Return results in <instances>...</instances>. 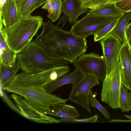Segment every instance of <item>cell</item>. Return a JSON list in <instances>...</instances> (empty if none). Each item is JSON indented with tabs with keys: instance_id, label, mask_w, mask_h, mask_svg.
Instances as JSON below:
<instances>
[{
	"instance_id": "6da1fadb",
	"label": "cell",
	"mask_w": 131,
	"mask_h": 131,
	"mask_svg": "<svg viewBox=\"0 0 131 131\" xmlns=\"http://www.w3.org/2000/svg\"><path fill=\"white\" fill-rule=\"evenodd\" d=\"M34 41L50 57L71 63L84 53L88 48L86 39L64 30L50 21L43 23L41 33Z\"/></svg>"
},
{
	"instance_id": "7a4b0ae2",
	"label": "cell",
	"mask_w": 131,
	"mask_h": 131,
	"mask_svg": "<svg viewBox=\"0 0 131 131\" xmlns=\"http://www.w3.org/2000/svg\"><path fill=\"white\" fill-rule=\"evenodd\" d=\"M43 23L41 16L21 17L16 23L0 29L9 47L17 54L30 43Z\"/></svg>"
},
{
	"instance_id": "3957f363",
	"label": "cell",
	"mask_w": 131,
	"mask_h": 131,
	"mask_svg": "<svg viewBox=\"0 0 131 131\" xmlns=\"http://www.w3.org/2000/svg\"><path fill=\"white\" fill-rule=\"evenodd\" d=\"M20 69L23 72L35 73L52 68L67 65V61L49 56L34 41L17 54Z\"/></svg>"
},
{
	"instance_id": "277c9868",
	"label": "cell",
	"mask_w": 131,
	"mask_h": 131,
	"mask_svg": "<svg viewBox=\"0 0 131 131\" xmlns=\"http://www.w3.org/2000/svg\"><path fill=\"white\" fill-rule=\"evenodd\" d=\"M3 90L21 96L34 108L41 113L48 110L57 104L65 103L68 100L44 90L27 86L9 84Z\"/></svg>"
},
{
	"instance_id": "5b68a950",
	"label": "cell",
	"mask_w": 131,
	"mask_h": 131,
	"mask_svg": "<svg viewBox=\"0 0 131 131\" xmlns=\"http://www.w3.org/2000/svg\"><path fill=\"white\" fill-rule=\"evenodd\" d=\"M69 66L55 67L40 72L30 73L23 72L17 74L9 84L44 90L43 87L50 82L69 71Z\"/></svg>"
},
{
	"instance_id": "8992f818",
	"label": "cell",
	"mask_w": 131,
	"mask_h": 131,
	"mask_svg": "<svg viewBox=\"0 0 131 131\" xmlns=\"http://www.w3.org/2000/svg\"><path fill=\"white\" fill-rule=\"evenodd\" d=\"M120 63L119 57L113 68L102 82L101 94L102 102L107 104L113 109L120 107V97L121 83Z\"/></svg>"
},
{
	"instance_id": "52a82bcc",
	"label": "cell",
	"mask_w": 131,
	"mask_h": 131,
	"mask_svg": "<svg viewBox=\"0 0 131 131\" xmlns=\"http://www.w3.org/2000/svg\"><path fill=\"white\" fill-rule=\"evenodd\" d=\"M74 66L80 69L85 74L91 75L103 82L106 74L104 58L95 52L83 53L73 62Z\"/></svg>"
},
{
	"instance_id": "ba28073f",
	"label": "cell",
	"mask_w": 131,
	"mask_h": 131,
	"mask_svg": "<svg viewBox=\"0 0 131 131\" xmlns=\"http://www.w3.org/2000/svg\"><path fill=\"white\" fill-rule=\"evenodd\" d=\"M115 18L95 15L89 11L83 18L73 24L70 31L86 39L89 35L96 33Z\"/></svg>"
},
{
	"instance_id": "9c48e42d",
	"label": "cell",
	"mask_w": 131,
	"mask_h": 131,
	"mask_svg": "<svg viewBox=\"0 0 131 131\" xmlns=\"http://www.w3.org/2000/svg\"><path fill=\"white\" fill-rule=\"evenodd\" d=\"M100 84V81L96 77L85 74L81 79L72 84V88L69 94L68 100L79 105L91 113L88 101L89 93L93 87Z\"/></svg>"
},
{
	"instance_id": "30bf717a",
	"label": "cell",
	"mask_w": 131,
	"mask_h": 131,
	"mask_svg": "<svg viewBox=\"0 0 131 131\" xmlns=\"http://www.w3.org/2000/svg\"><path fill=\"white\" fill-rule=\"evenodd\" d=\"M99 43L102 47L107 74L115 64L122 44L119 40L111 33L100 40Z\"/></svg>"
},
{
	"instance_id": "8fae6325",
	"label": "cell",
	"mask_w": 131,
	"mask_h": 131,
	"mask_svg": "<svg viewBox=\"0 0 131 131\" xmlns=\"http://www.w3.org/2000/svg\"><path fill=\"white\" fill-rule=\"evenodd\" d=\"M10 96L20 111V114L32 121L41 123H60L59 119L40 112L31 106L21 96L13 93Z\"/></svg>"
},
{
	"instance_id": "7c38bea8",
	"label": "cell",
	"mask_w": 131,
	"mask_h": 131,
	"mask_svg": "<svg viewBox=\"0 0 131 131\" xmlns=\"http://www.w3.org/2000/svg\"><path fill=\"white\" fill-rule=\"evenodd\" d=\"M121 83L131 91V51L124 41L122 43L119 55Z\"/></svg>"
},
{
	"instance_id": "4fadbf2b",
	"label": "cell",
	"mask_w": 131,
	"mask_h": 131,
	"mask_svg": "<svg viewBox=\"0 0 131 131\" xmlns=\"http://www.w3.org/2000/svg\"><path fill=\"white\" fill-rule=\"evenodd\" d=\"M0 26H10L18 21L20 17L16 0H7L3 6L0 8Z\"/></svg>"
},
{
	"instance_id": "5bb4252c",
	"label": "cell",
	"mask_w": 131,
	"mask_h": 131,
	"mask_svg": "<svg viewBox=\"0 0 131 131\" xmlns=\"http://www.w3.org/2000/svg\"><path fill=\"white\" fill-rule=\"evenodd\" d=\"M58 77L45 85L43 87L46 92L51 93L56 89L67 84H72L83 78L85 75L79 69L76 68L71 73Z\"/></svg>"
},
{
	"instance_id": "9a60e30c",
	"label": "cell",
	"mask_w": 131,
	"mask_h": 131,
	"mask_svg": "<svg viewBox=\"0 0 131 131\" xmlns=\"http://www.w3.org/2000/svg\"><path fill=\"white\" fill-rule=\"evenodd\" d=\"M90 10L82 7L81 0H63L62 1L61 13L68 16V21L71 24L75 23L80 15L87 13Z\"/></svg>"
},
{
	"instance_id": "2e32d148",
	"label": "cell",
	"mask_w": 131,
	"mask_h": 131,
	"mask_svg": "<svg viewBox=\"0 0 131 131\" xmlns=\"http://www.w3.org/2000/svg\"><path fill=\"white\" fill-rule=\"evenodd\" d=\"M41 113L46 115L56 116L60 118H74L80 116L75 107L65 103L57 104L48 110Z\"/></svg>"
},
{
	"instance_id": "e0dca14e",
	"label": "cell",
	"mask_w": 131,
	"mask_h": 131,
	"mask_svg": "<svg viewBox=\"0 0 131 131\" xmlns=\"http://www.w3.org/2000/svg\"><path fill=\"white\" fill-rule=\"evenodd\" d=\"M0 63L7 67L14 66L17 60V53L7 44L0 30Z\"/></svg>"
},
{
	"instance_id": "ac0fdd59",
	"label": "cell",
	"mask_w": 131,
	"mask_h": 131,
	"mask_svg": "<svg viewBox=\"0 0 131 131\" xmlns=\"http://www.w3.org/2000/svg\"><path fill=\"white\" fill-rule=\"evenodd\" d=\"M20 69L17 59L14 65L12 67H7L0 63L1 89L3 90L11 82L17 74Z\"/></svg>"
},
{
	"instance_id": "d6986e66",
	"label": "cell",
	"mask_w": 131,
	"mask_h": 131,
	"mask_svg": "<svg viewBox=\"0 0 131 131\" xmlns=\"http://www.w3.org/2000/svg\"><path fill=\"white\" fill-rule=\"evenodd\" d=\"M89 12L97 15L114 18H121L124 14L114 5H103L96 9H91Z\"/></svg>"
},
{
	"instance_id": "ffe728a7",
	"label": "cell",
	"mask_w": 131,
	"mask_h": 131,
	"mask_svg": "<svg viewBox=\"0 0 131 131\" xmlns=\"http://www.w3.org/2000/svg\"><path fill=\"white\" fill-rule=\"evenodd\" d=\"M16 2L21 17L31 16L36 9L37 0H16Z\"/></svg>"
},
{
	"instance_id": "44dd1931",
	"label": "cell",
	"mask_w": 131,
	"mask_h": 131,
	"mask_svg": "<svg viewBox=\"0 0 131 131\" xmlns=\"http://www.w3.org/2000/svg\"><path fill=\"white\" fill-rule=\"evenodd\" d=\"M131 19V11L125 13L119 22L111 33L117 38L121 42L124 41L125 30Z\"/></svg>"
},
{
	"instance_id": "7402d4cb",
	"label": "cell",
	"mask_w": 131,
	"mask_h": 131,
	"mask_svg": "<svg viewBox=\"0 0 131 131\" xmlns=\"http://www.w3.org/2000/svg\"><path fill=\"white\" fill-rule=\"evenodd\" d=\"M119 108L123 112L131 111V91L122 84L121 87Z\"/></svg>"
},
{
	"instance_id": "603a6c76",
	"label": "cell",
	"mask_w": 131,
	"mask_h": 131,
	"mask_svg": "<svg viewBox=\"0 0 131 131\" xmlns=\"http://www.w3.org/2000/svg\"><path fill=\"white\" fill-rule=\"evenodd\" d=\"M121 18H115L113 21L94 34V41L97 42L100 41L110 34L118 24Z\"/></svg>"
},
{
	"instance_id": "cb8c5ba5",
	"label": "cell",
	"mask_w": 131,
	"mask_h": 131,
	"mask_svg": "<svg viewBox=\"0 0 131 131\" xmlns=\"http://www.w3.org/2000/svg\"><path fill=\"white\" fill-rule=\"evenodd\" d=\"M89 103L92 107L97 109L107 119L110 118V115L106 108L102 105L95 97L92 91L91 90L89 92Z\"/></svg>"
},
{
	"instance_id": "d4e9b609",
	"label": "cell",
	"mask_w": 131,
	"mask_h": 131,
	"mask_svg": "<svg viewBox=\"0 0 131 131\" xmlns=\"http://www.w3.org/2000/svg\"><path fill=\"white\" fill-rule=\"evenodd\" d=\"M99 116L95 115L90 117L83 119H77L75 118H66L58 119L60 123H94L97 122L98 120Z\"/></svg>"
},
{
	"instance_id": "484cf974",
	"label": "cell",
	"mask_w": 131,
	"mask_h": 131,
	"mask_svg": "<svg viewBox=\"0 0 131 131\" xmlns=\"http://www.w3.org/2000/svg\"><path fill=\"white\" fill-rule=\"evenodd\" d=\"M108 0H81L82 7L90 9H96L105 4Z\"/></svg>"
},
{
	"instance_id": "4316f807",
	"label": "cell",
	"mask_w": 131,
	"mask_h": 131,
	"mask_svg": "<svg viewBox=\"0 0 131 131\" xmlns=\"http://www.w3.org/2000/svg\"><path fill=\"white\" fill-rule=\"evenodd\" d=\"M55 7L53 12L48 14L47 17L53 23L56 21L59 18L61 13L62 2L61 0H54Z\"/></svg>"
},
{
	"instance_id": "83f0119b",
	"label": "cell",
	"mask_w": 131,
	"mask_h": 131,
	"mask_svg": "<svg viewBox=\"0 0 131 131\" xmlns=\"http://www.w3.org/2000/svg\"><path fill=\"white\" fill-rule=\"evenodd\" d=\"M113 5L124 13L131 11V0H122L115 3Z\"/></svg>"
},
{
	"instance_id": "f1b7e54d",
	"label": "cell",
	"mask_w": 131,
	"mask_h": 131,
	"mask_svg": "<svg viewBox=\"0 0 131 131\" xmlns=\"http://www.w3.org/2000/svg\"><path fill=\"white\" fill-rule=\"evenodd\" d=\"M124 41L127 44L131 51V22L128 24L125 30Z\"/></svg>"
},
{
	"instance_id": "f546056e",
	"label": "cell",
	"mask_w": 131,
	"mask_h": 131,
	"mask_svg": "<svg viewBox=\"0 0 131 131\" xmlns=\"http://www.w3.org/2000/svg\"><path fill=\"white\" fill-rule=\"evenodd\" d=\"M55 7V3L54 0H49L42 7V9L47 10L49 14H52L53 12Z\"/></svg>"
},
{
	"instance_id": "4dcf8cb0",
	"label": "cell",
	"mask_w": 131,
	"mask_h": 131,
	"mask_svg": "<svg viewBox=\"0 0 131 131\" xmlns=\"http://www.w3.org/2000/svg\"><path fill=\"white\" fill-rule=\"evenodd\" d=\"M3 93L2 92V96L4 100L7 103L9 106L15 111L18 113L20 114V111L19 109L16 105H14V104L12 103L9 99L6 96V95Z\"/></svg>"
},
{
	"instance_id": "1f68e13d",
	"label": "cell",
	"mask_w": 131,
	"mask_h": 131,
	"mask_svg": "<svg viewBox=\"0 0 131 131\" xmlns=\"http://www.w3.org/2000/svg\"><path fill=\"white\" fill-rule=\"evenodd\" d=\"M68 21V16L65 14L63 13L62 15L60 18L59 22L56 25L58 26L60 24L62 23V27H63Z\"/></svg>"
},
{
	"instance_id": "d6a6232c",
	"label": "cell",
	"mask_w": 131,
	"mask_h": 131,
	"mask_svg": "<svg viewBox=\"0 0 131 131\" xmlns=\"http://www.w3.org/2000/svg\"><path fill=\"white\" fill-rule=\"evenodd\" d=\"M49 0H37L36 8H37Z\"/></svg>"
},
{
	"instance_id": "836d02e7",
	"label": "cell",
	"mask_w": 131,
	"mask_h": 131,
	"mask_svg": "<svg viewBox=\"0 0 131 131\" xmlns=\"http://www.w3.org/2000/svg\"><path fill=\"white\" fill-rule=\"evenodd\" d=\"M121 0H108L107 3L103 5H113L115 3Z\"/></svg>"
},
{
	"instance_id": "e575fe53",
	"label": "cell",
	"mask_w": 131,
	"mask_h": 131,
	"mask_svg": "<svg viewBox=\"0 0 131 131\" xmlns=\"http://www.w3.org/2000/svg\"><path fill=\"white\" fill-rule=\"evenodd\" d=\"M7 0H0V8L2 7L6 2Z\"/></svg>"
}]
</instances>
